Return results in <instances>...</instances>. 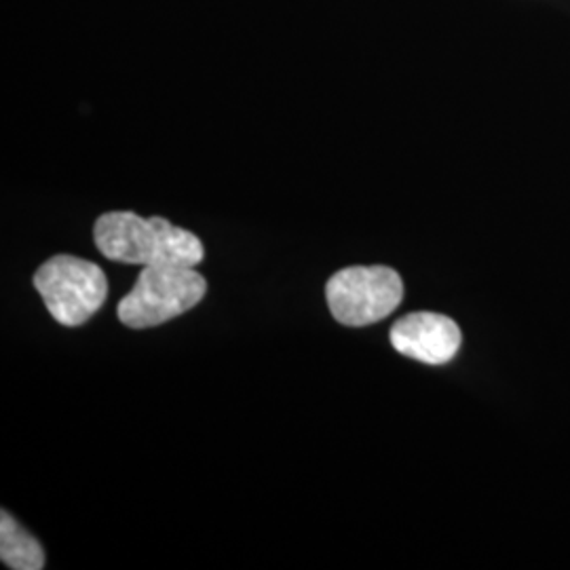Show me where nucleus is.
Segmentation results:
<instances>
[{"instance_id": "3", "label": "nucleus", "mask_w": 570, "mask_h": 570, "mask_svg": "<svg viewBox=\"0 0 570 570\" xmlns=\"http://www.w3.org/2000/svg\"><path fill=\"white\" fill-rule=\"evenodd\" d=\"M32 284L41 294L51 317L66 327L82 326L108 296L102 268L85 258L58 254L37 271Z\"/></svg>"}, {"instance_id": "4", "label": "nucleus", "mask_w": 570, "mask_h": 570, "mask_svg": "<svg viewBox=\"0 0 570 570\" xmlns=\"http://www.w3.org/2000/svg\"><path fill=\"white\" fill-rule=\"evenodd\" d=\"M404 298V284L389 266H348L326 284V301L343 326H372L389 317Z\"/></svg>"}, {"instance_id": "1", "label": "nucleus", "mask_w": 570, "mask_h": 570, "mask_svg": "<svg viewBox=\"0 0 570 570\" xmlns=\"http://www.w3.org/2000/svg\"><path fill=\"white\" fill-rule=\"evenodd\" d=\"M94 242L108 261L140 266H197L204 244L190 230L165 218L108 212L96 220Z\"/></svg>"}, {"instance_id": "5", "label": "nucleus", "mask_w": 570, "mask_h": 570, "mask_svg": "<svg viewBox=\"0 0 570 570\" xmlns=\"http://www.w3.org/2000/svg\"><path fill=\"white\" fill-rule=\"evenodd\" d=\"M391 345L410 360L442 366L459 353L461 327L446 315L421 311L410 313L391 327Z\"/></svg>"}, {"instance_id": "2", "label": "nucleus", "mask_w": 570, "mask_h": 570, "mask_svg": "<svg viewBox=\"0 0 570 570\" xmlns=\"http://www.w3.org/2000/svg\"><path fill=\"white\" fill-rule=\"evenodd\" d=\"M207 282L195 266H144L131 292L117 306L121 324L134 330L161 326L204 301Z\"/></svg>"}, {"instance_id": "6", "label": "nucleus", "mask_w": 570, "mask_h": 570, "mask_svg": "<svg viewBox=\"0 0 570 570\" xmlns=\"http://www.w3.org/2000/svg\"><path fill=\"white\" fill-rule=\"evenodd\" d=\"M0 560L13 570L45 569V551L41 543L9 515L0 513Z\"/></svg>"}]
</instances>
